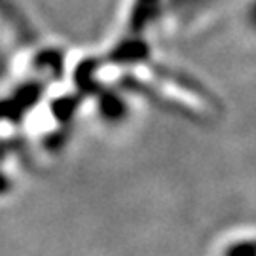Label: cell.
<instances>
[{"instance_id": "cell-1", "label": "cell", "mask_w": 256, "mask_h": 256, "mask_svg": "<svg viewBox=\"0 0 256 256\" xmlns=\"http://www.w3.org/2000/svg\"><path fill=\"white\" fill-rule=\"evenodd\" d=\"M222 256H254V241L250 238L236 239V241L228 243Z\"/></svg>"}]
</instances>
